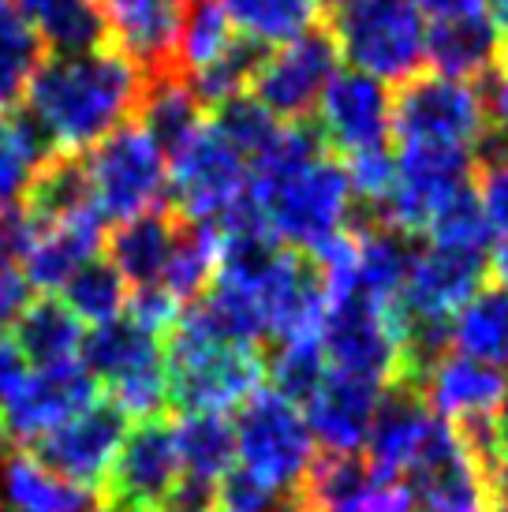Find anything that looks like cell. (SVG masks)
Here are the masks:
<instances>
[{"label":"cell","instance_id":"cell-1","mask_svg":"<svg viewBox=\"0 0 508 512\" xmlns=\"http://www.w3.org/2000/svg\"><path fill=\"white\" fill-rule=\"evenodd\" d=\"M352 202L344 161L325 150L311 124H284L277 143L251 165L247 210L262 232L299 255H318L344 236Z\"/></svg>","mask_w":508,"mask_h":512},{"label":"cell","instance_id":"cell-2","mask_svg":"<svg viewBox=\"0 0 508 512\" xmlns=\"http://www.w3.org/2000/svg\"><path fill=\"white\" fill-rule=\"evenodd\" d=\"M146 75L116 45H94L79 53H57L38 64L27 86L30 124L53 157H79L124 128L139 109Z\"/></svg>","mask_w":508,"mask_h":512},{"label":"cell","instance_id":"cell-3","mask_svg":"<svg viewBox=\"0 0 508 512\" xmlns=\"http://www.w3.org/2000/svg\"><path fill=\"white\" fill-rule=\"evenodd\" d=\"M161 352H165L169 404H176L180 412L225 415L228 408H240L243 400H251L266 378L258 348L221 341L187 307L161 337Z\"/></svg>","mask_w":508,"mask_h":512},{"label":"cell","instance_id":"cell-4","mask_svg":"<svg viewBox=\"0 0 508 512\" xmlns=\"http://www.w3.org/2000/svg\"><path fill=\"white\" fill-rule=\"evenodd\" d=\"M247 184L251 165L225 131L213 124V116H206L169 154L165 199L184 225H228L247 206Z\"/></svg>","mask_w":508,"mask_h":512},{"label":"cell","instance_id":"cell-5","mask_svg":"<svg viewBox=\"0 0 508 512\" xmlns=\"http://www.w3.org/2000/svg\"><path fill=\"white\" fill-rule=\"evenodd\" d=\"M83 187L101 221H135L154 214L169 191V154L142 124H124L105 135L79 161Z\"/></svg>","mask_w":508,"mask_h":512},{"label":"cell","instance_id":"cell-6","mask_svg":"<svg viewBox=\"0 0 508 512\" xmlns=\"http://www.w3.org/2000/svg\"><path fill=\"white\" fill-rule=\"evenodd\" d=\"M329 38L355 72L385 86L426 64V15L415 0H340Z\"/></svg>","mask_w":508,"mask_h":512},{"label":"cell","instance_id":"cell-7","mask_svg":"<svg viewBox=\"0 0 508 512\" xmlns=\"http://www.w3.org/2000/svg\"><path fill=\"white\" fill-rule=\"evenodd\" d=\"M79 367L94 378V385L109 393V400L124 415L150 419L169 404L161 333L135 322L131 314H120L86 333L79 348Z\"/></svg>","mask_w":508,"mask_h":512},{"label":"cell","instance_id":"cell-8","mask_svg":"<svg viewBox=\"0 0 508 512\" xmlns=\"http://www.w3.org/2000/svg\"><path fill=\"white\" fill-rule=\"evenodd\" d=\"M325 367L352 374L370 385L400 382V329L393 303L363 296L359 288H337L325 296V314L318 326Z\"/></svg>","mask_w":508,"mask_h":512},{"label":"cell","instance_id":"cell-9","mask_svg":"<svg viewBox=\"0 0 508 512\" xmlns=\"http://www.w3.org/2000/svg\"><path fill=\"white\" fill-rule=\"evenodd\" d=\"M490 131L486 105L475 83L449 75H415L393 98V139L396 146L456 150L475 154Z\"/></svg>","mask_w":508,"mask_h":512},{"label":"cell","instance_id":"cell-10","mask_svg":"<svg viewBox=\"0 0 508 512\" xmlns=\"http://www.w3.org/2000/svg\"><path fill=\"white\" fill-rule=\"evenodd\" d=\"M184 483L176 430L165 415L135 419L127 427L105 486L98 494L101 512H161Z\"/></svg>","mask_w":508,"mask_h":512},{"label":"cell","instance_id":"cell-11","mask_svg":"<svg viewBox=\"0 0 508 512\" xmlns=\"http://www.w3.org/2000/svg\"><path fill=\"white\" fill-rule=\"evenodd\" d=\"M232 427H236L240 468L288 501L292 486L303 479L307 464L314 460V438L296 404L277 397L273 389H258L251 400L240 404V419Z\"/></svg>","mask_w":508,"mask_h":512},{"label":"cell","instance_id":"cell-12","mask_svg":"<svg viewBox=\"0 0 508 512\" xmlns=\"http://www.w3.org/2000/svg\"><path fill=\"white\" fill-rule=\"evenodd\" d=\"M471 157L456 150L400 146L396 176L381 202V225L400 236H426L434 217L471 191Z\"/></svg>","mask_w":508,"mask_h":512},{"label":"cell","instance_id":"cell-13","mask_svg":"<svg viewBox=\"0 0 508 512\" xmlns=\"http://www.w3.org/2000/svg\"><path fill=\"white\" fill-rule=\"evenodd\" d=\"M127 427H131L127 415L113 400L94 397L79 412H71L64 423L30 441L27 456H34L42 468L68 479L71 486H79L86 494H101Z\"/></svg>","mask_w":508,"mask_h":512},{"label":"cell","instance_id":"cell-14","mask_svg":"<svg viewBox=\"0 0 508 512\" xmlns=\"http://www.w3.org/2000/svg\"><path fill=\"white\" fill-rule=\"evenodd\" d=\"M337 60L340 53L333 38L311 30L296 42L262 53L247 90L281 124H303L314 113V105H318L322 90L329 86V79L340 72Z\"/></svg>","mask_w":508,"mask_h":512},{"label":"cell","instance_id":"cell-15","mask_svg":"<svg viewBox=\"0 0 508 512\" xmlns=\"http://www.w3.org/2000/svg\"><path fill=\"white\" fill-rule=\"evenodd\" d=\"M415 512H494L486 471L475 464L449 423H434L404 468Z\"/></svg>","mask_w":508,"mask_h":512},{"label":"cell","instance_id":"cell-16","mask_svg":"<svg viewBox=\"0 0 508 512\" xmlns=\"http://www.w3.org/2000/svg\"><path fill=\"white\" fill-rule=\"evenodd\" d=\"M318 139L344 157L381 150L393 139V94L363 72H337L314 105Z\"/></svg>","mask_w":508,"mask_h":512},{"label":"cell","instance_id":"cell-17","mask_svg":"<svg viewBox=\"0 0 508 512\" xmlns=\"http://www.w3.org/2000/svg\"><path fill=\"white\" fill-rule=\"evenodd\" d=\"M94 397H98V385L79 363L27 370V378L15 385L8 400L0 404V430L12 441V449L19 441L30 445Z\"/></svg>","mask_w":508,"mask_h":512},{"label":"cell","instance_id":"cell-18","mask_svg":"<svg viewBox=\"0 0 508 512\" xmlns=\"http://www.w3.org/2000/svg\"><path fill=\"white\" fill-rule=\"evenodd\" d=\"M423 397L449 427L494 423L508 400V374L486 367L479 359L460 356V352L456 356L445 352L426 374Z\"/></svg>","mask_w":508,"mask_h":512},{"label":"cell","instance_id":"cell-19","mask_svg":"<svg viewBox=\"0 0 508 512\" xmlns=\"http://www.w3.org/2000/svg\"><path fill=\"white\" fill-rule=\"evenodd\" d=\"M94 8L105 34L116 38V49H124L142 72L154 75L172 68L187 0H94Z\"/></svg>","mask_w":508,"mask_h":512},{"label":"cell","instance_id":"cell-20","mask_svg":"<svg viewBox=\"0 0 508 512\" xmlns=\"http://www.w3.org/2000/svg\"><path fill=\"white\" fill-rule=\"evenodd\" d=\"M434 423L438 419L430 412L423 389L400 382L385 385L367 434L370 468L385 475V479H400L404 468L411 464V456L419 453V445L426 441V434L434 430Z\"/></svg>","mask_w":508,"mask_h":512},{"label":"cell","instance_id":"cell-21","mask_svg":"<svg viewBox=\"0 0 508 512\" xmlns=\"http://www.w3.org/2000/svg\"><path fill=\"white\" fill-rule=\"evenodd\" d=\"M378 385L325 370L322 385L307 400V430L314 441H322L329 453H359L367 445L370 419L378 408Z\"/></svg>","mask_w":508,"mask_h":512},{"label":"cell","instance_id":"cell-22","mask_svg":"<svg viewBox=\"0 0 508 512\" xmlns=\"http://www.w3.org/2000/svg\"><path fill=\"white\" fill-rule=\"evenodd\" d=\"M501 34H497L490 12L452 15L426 23V64H434L438 75L449 79H479L501 64Z\"/></svg>","mask_w":508,"mask_h":512},{"label":"cell","instance_id":"cell-23","mask_svg":"<svg viewBox=\"0 0 508 512\" xmlns=\"http://www.w3.org/2000/svg\"><path fill=\"white\" fill-rule=\"evenodd\" d=\"M8 337L19 348V356L27 359L30 370H42L79 363L86 333L83 322L60 303V296H38L27 299V307L15 314Z\"/></svg>","mask_w":508,"mask_h":512},{"label":"cell","instance_id":"cell-24","mask_svg":"<svg viewBox=\"0 0 508 512\" xmlns=\"http://www.w3.org/2000/svg\"><path fill=\"white\" fill-rule=\"evenodd\" d=\"M176 236H180V217L161 214V210L142 214L135 221H124L113 232V240H109V262H113L116 273L127 281V288H135V292L139 288H157L172 258Z\"/></svg>","mask_w":508,"mask_h":512},{"label":"cell","instance_id":"cell-25","mask_svg":"<svg viewBox=\"0 0 508 512\" xmlns=\"http://www.w3.org/2000/svg\"><path fill=\"white\" fill-rule=\"evenodd\" d=\"M176 430V453L184 468V483L213 486L236 468V427L221 412H184Z\"/></svg>","mask_w":508,"mask_h":512},{"label":"cell","instance_id":"cell-26","mask_svg":"<svg viewBox=\"0 0 508 512\" xmlns=\"http://www.w3.org/2000/svg\"><path fill=\"white\" fill-rule=\"evenodd\" d=\"M202 120H206L202 116V98L195 94L191 79L180 75V68L154 72V79L142 86L139 124L154 135V143L165 154H172L176 146L184 143Z\"/></svg>","mask_w":508,"mask_h":512},{"label":"cell","instance_id":"cell-27","mask_svg":"<svg viewBox=\"0 0 508 512\" xmlns=\"http://www.w3.org/2000/svg\"><path fill=\"white\" fill-rule=\"evenodd\" d=\"M449 341L467 359L505 374L508 370V285L479 288L456 311L449 326Z\"/></svg>","mask_w":508,"mask_h":512},{"label":"cell","instance_id":"cell-28","mask_svg":"<svg viewBox=\"0 0 508 512\" xmlns=\"http://www.w3.org/2000/svg\"><path fill=\"white\" fill-rule=\"evenodd\" d=\"M232 30L258 49H277L311 34L322 0H217Z\"/></svg>","mask_w":508,"mask_h":512},{"label":"cell","instance_id":"cell-29","mask_svg":"<svg viewBox=\"0 0 508 512\" xmlns=\"http://www.w3.org/2000/svg\"><path fill=\"white\" fill-rule=\"evenodd\" d=\"M53 150L45 146L38 128L27 116L19 113H0V210H15L23 206L34 184L42 180L49 169Z\"/></svg>","mask_w":508,"mask_h":512},{"label":"cell","instance_id":"cell-30","mask_svg":"<svg viewBox=\"0 0 508 512\" xmlns=\"http://www.w3.org/2000/svg\"><path fill=\"white\" fill-rule=\"evenodd\" d=\"M4 494L15 512H98V498L86 494L68 479L42 468L34 456H8Z\"/></svg>","mask_w":508,"mask_h":512},{"label":"cell","instance_id":"cell-31","mask_svg":"<svg viewBox=\"0 0 508 512\" xmlns=\"http://www.w3.org/2000/svg\"><path fill=\"white\" fill-rule=\"evenodd\" d=\"M15 8L57 53H79L105 42V23L94 0H15Z\"/></svg>","mask_w":508,"mask_h":512},{"label":"cell","instance_id":"cell-32","mask_svg":"<svg viewBox=\"0 0 508 512\" xmlns=\"http://www.w3.org/2000/svg\"><path fill=\"white\" fill-rule=\"evenodd\" d=\"M236 42H240V34L232 30V23H228V15L221 12L217 0H187L184 23H180V34H176L172 68H184L195 79L206 68H213Z\"/></svg>","mask_w":508,"mask_h":512},{"label":"cell","instance_id":"cell-33","mask_svg":"<svg viewBox=\"0 0 508 512\" xmlns=\"http://www.w3.org/2000/svg\"><path fill=\"white\" fill-rule=\"evenodd\" d=\"M42 64V38L15 8V0H0V113L27 98V86Z\"/></svg>","mask_w":508,"mask_h":512},{"label":"cell","instance_id":"cell-34","mask_svg":"<svg viewBox=\"0 0 508 512\" xmlns=\"http://www.w3.org/2000/svg\"><path fill=\"white\" fill-rule=\"evenodd\" d=\"M127 299H131V288H127V281L116 273V266L109 258L86 262L83 270L60 288V303H64L79 322H90V326H105V322L120 318L127 307Z\"/></svg>","mask_w":508,"mask_h":512},{"label":"cell","instance_id":"cell-35","mask_svg":"<svg viewBox=\"0 0 508 512\" xmlns=\"http://www.w3.org/2000/svg\"><path fill=\"white\" fill-rule=\"evenodd\" d=\"M325 356L318 337H303V341H284L266 363L269 389L284 397L288 404H307L311 393L325 378Z\"/></svg>","mask_w":508,"mask_h":512},{"label":"cell","instance_id":"cell-36","mask_svg":"<svg viewBox=\"0 0 508 512\" xmlns=\"http://www.w3.org/2000/svg\"><path fill=\"white\" fill-rule=\"evenodd\" d=\"M426 236L434 247H449V251H467V255H486L490 251V240H494V228L482 214L479 199H475V187L460 195V199L445 206L434 225L426 228Z\"/></svg>","mask_w":508,"mask_h":512},{"label":"cell","instance_id":"cell-37","mask_svg":"<svg viewBox=\"0 0 508 512\" xmlns=\"http://www.w3.org/2000/svg\"><path fill=\"white\" fill-rule=\"evenodd\" d=\"M277 509H284L281 494L243 468H232L221 483L213 486V512H277Z\"/></svg>","mask_w":508,"mask_h":512},{"label":"cell","instance_id":"cell-38","mask_svg":"<svg viewBox=\"0 0 508 512\" xmlns=\"http://www.w3.org/2000/svg\"><path fill=\"white\" fill-rule=\"evenodd\" d=\"M475 199H479L482 214L494 228V236H508V146L497 150L479 172L475 184Z\"/></svg>","mask_w":508,"mask_h":512},{"label":"cell","instance_id":"cell-39","mask_svg":"<svg viewBox=\"0 0 508 512\" xmlns=\"http://www.w3.org/2000/svg\"><path fill=\"white\" fill-rule=\"evenodd\" d=\"M486 105V120L497 135H508V60H501L494 72L486 75V86L479 90Z\"/></svg>","mask_w":508,"mask_h":512},{"label":"cell","instance_id":"cell-40","mask_svg":"<svg viewBox=\"0 0 508 512\" xmlns=\"http://www.w3.org/2000/svg\"><path fill=\"white\" fill-rule=\"evenodd\" d=\"M359 512H415V501H411V490L400 483V479L378 475V479L370 483Z\"/></svg>","mask_w":508,"mask_h":512},{"label":"cell","instance_id":"cell-41","mask_svg":"<svg viewBox=\"0 0 508 512\" xmlns=\"http://www.w3.org/2000/svg\"><path fill=\"white\" fill-rule=\"evenodd\" d=\"M23 251V210H0V281L19 273Z\"/></svg>","mask_w":508,"mask_h":512},{"label":"cell","instance_id":"cell-42","mask_svg":"<svg viewBox=\"0 0 508 512\" xmlns=\"http://www.w3.org/2000/svg\"><path fill=\"white\" fill-rule=\"evenodd\" d=\"M27 359L19 356V348L12 344V337H0V404L8 400L15 385L27 378Z\"/></svg>","mask_w":508,"mask_h":512},{"label":"cell","instance_id":"cell-43","mask_svg":"<svg viewBox=\"0 0 508 512\" xmlns=\"http://www.w3.org/2000/svg\"><path fill=\"white\" fill-rule=\"evenodd\" d=\"M423 8L426 23L434 19H452V15H471V12H486V0H415Z\"/></svg>","mask_w":508,"mask_h":512},{"label":"cell","instance_id":"cell-44","mask_svg":"<svg viewBox=\"0 0 508 512\" xmlns=\"http://www.w3.org/2000/svg\"><path fill=\"white\" fill-rule=\"evenodd\" d=\"M486 12H490V19H494L501 42H508V0H486Z\"/></svg>","mask_w":508,"mask_h":512},{"label":"cell","instance_id":"cell-45","mask_svg":"<svg viewBox=\"0 0 508 512\" xmlns=\"http://www.w3.org/2000/svg\"><path fill=\"white\" fill-rule=\"evenodd\" d=\"M494 273L501 277V285H508V236H501L494 247Z\"/></svg>","mask_w":508,"mask_h":512},{"label":"cell","instance_id":"cell-46","mask_svg":"<svg viewBox=\"0 0 508 512\" xmlns=\"http://www.w3.org/2000/svg\"><path fill=\"white\" fill-rule=\"evenodd\" d=\"M497 453H501V464H508V400L497 415Z\"/></svg>","mask_w":508,"mask_h":512},{"label":"cell","instance_id":"cell-47","mask_svg":"<svg viewBox=\"0 0 508 512\" xmlns=\"http://www.w3.org/2000/svg\"><path fill=\"white\" fill-rule=\"evenodd\" d=\"M337 4H340V0H337Z\"/></svg>","mask_w":508,"mask_h":512},{"label":"cell","instance_id":"cell-48","mask_svg":"<svg viewBox=\"0 0 508 512\" xmlns=\"http://www.w3.org/2000/svg\"><path fill=\"white\" fill-rule=\"evenodd\" d=\"M98 512H101V509H98Z\"/></svg>","mask_w":508,"mask_h":512}]
</instances>
